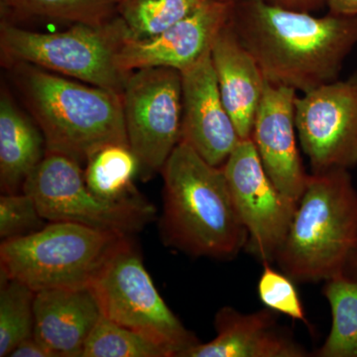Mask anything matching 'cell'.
<instances>
[{
    "instance_id": "cell-1",
    "label": "cell",
    "mask_w": 357,
    "mask_h": 357,
    "mask_svg": "<svg viewBox=\"0 0 357 357\" xmlns=\"http://www.w3.org/2000/svg\"><path fill=\"white\" fill-rule=\"evenodd\" d=\"M230 25L267 83L301 93L337 81L357 45V14L318 17L263 0H234Z\"/></svg>"
},
{
    "instance_id": "cell-2",
    "label": "cell",
    "mask_w": 357,
    "mask_h": 357,
    "mask_svg": "<svg viewBox=\"0 0 357 357\" xmlns=\"http://www.w3.org/2000/svg\"><path fill=\"white\" fill-rule=\"evenodd\" d=\"M7 69L43 134L47 153L63 155L83 166L102 148L128 146L121 93L36 66L20 63Z\"/></svg>"
},
{
    "instance_id": "cell-3",
    "label": "cell",
    "mask_w": 357,
    "mask_h": 357,
    "mask_svg": "<svg viewBox=\"0 0 357 357\" xmlns=\"http://www.w3.org/2000/svg\"><path fill=\"white\" fill-rule=\"evenodd\" d=\"M161 234L167 245L195 257L229 259L248 241L222 167L180 142L162 169Z\"/></svg>"
},
{
    "instance_id": "cell-4",
    "label": "cell",
    "mask_w": 357,
    "mask_h": 357,
    "mask_svg": "<svg viewBox=\"0 0 357 357\" xmlns=\"http://www.w3.org/2000/svg\"><path fill=\"white\" fill-rule=\"evenodd\" d=\"M357 252V191L347 169L312 173L275 260L300 283L347 273Z\"/></svg>"
},
{
    "instance_id": "cell-5",
    "label": "cell",
    "mask_w": 357,
    "mask_h": 357,
    "mask_svg": "<svg viewBox=\"0 0 357 357\" xmlns=\"http://www.w3.org/2000/svg\"><path fill=\"white\" fill-rule=\"evenodd\" d=\"M129 236L79 223L52 222L27 236L2 241L0 273L34 292L88 288Z\"/></svg>"
},
{
    "instance_id": "cell-6",
    "label": "cell",
    "mask_w": 357,
    "mask_h": 357,
    "mask_svg": "<svg viewBox=\"0 0 357 357\" xmlns=\"http://www.w3.org/2000/svg\"><path fill=\"white\" fill-rule=\"evenodd\" d=\"M129 37L128 27L117 15L100 25L75 24L65 31L44 33L1 21V64L36 66L109 91L121 93L130 73L119 63Z\"/></svg>"
},
{
    "instance_id": "cell-7",
    "label": "cell",
    "mask_w": 357,
    "mask_h": 357,
    "mask_svg": "<svg viewBox=\"0 0 357 357\" xmlns=\"http://www.w3.org/2000/svg\"><path fill=\"white\" fill-rule=\"evenodd\" d=\"M22 192L32 197L44 220L126 236L140 231L156 215L153 204L134 192L121 199L98 196L86 185L81 164L63 155L47 153Z\"/></svg>"
},
{
    "instance_id": "cell-8",
    "label": "cell",
    "mask_w": 357,
    "mask_h": 357,
    "mask_svg": "<svg viewBox=\"0 0 357 357\" xmlns=\"http://www.w3.org/2000/svg\"><path fill=\"white\" fill-rule=\"evenodd\" d=\"M91 289L103 317L151 338L172 357L199 344L157 291L131 241L115 253Z\"/></svg>"
},
{
    "instance_id": "cell-9",
    "label": "cell",
    "mask_w": 357,
    "mask_h": 357,
    "mask_svg": "<svg viewBox=\"0 0 357 357\" xmlns=\"http://www.w3.org/2000/svg\"><path fill=\"white\" fill-rule=\"evenodd\" d=\"M128 146L141 177L162 172L181 140L182 73L168 67L130 73L121 93Z\"/></svg>"
},
{
    "instance_id": "cell-10",
    "label": "cell",
    "mask_w": 357,
    "mask_h": 357,
    "mask_svg": "<svg viewBox=\"0 0 357 357\" xmlns=\"http://www.w3.org/2000/svg\"><path fill=\"white\" fill-rule=\"evenodd\" d=\"M295 123L312 173L357 165V72L297 96Z\"/></svg>"
},
{
    "instance_id": "cell-11",
    "label": "cell",
    "mask_w": 357,
    "mask_h": 357,
    "mask_svg": "<svg viewBox=\"0 0 357 357\" xmlns=\"http://www.w3.org/2000/svg\"><path fill=\"white\" fill-rule=\"evenodd\" d=\"M222 169L237 213L248 232L245 249L262 262L273 261L298 202L284 195L268 177L252 139L241 140Z\"/></svg>"
},
{
    "instance_id": "cell-12",
    "label": "cell",
    "mask_w": 357,
    "mask_h": 357,
    "mask_svg": "<svg viewBox=\"0 0 357 357\" xmlns=\"http://www.w3.org/2000/svg\"><path fill=\"white\" fill-rule=\"evenodd\" d=\"M234 0H204L196 10L165 32L148 40L128 39L119 53L124 72L151 67L183 70L211 51L229 24Z\"/></svg>"
},
{
    "instance_id": "cell-13",
    "label": "cell",
    "mask_w": 357,
    "mask_h": 357,
    "mask_svg": "<svg viewBox=\"0 0 357 357\" xmlns=\"http://www.w3.org/2000/svg\"><path fill=\"white\" fill-rule=\"evenodd\" d=\"M183 119L180 142L211 165L222 167L241 138L223 105L211 51L181 70Z\"/></svg>"
},
{
    "instance_id": "cell-14",
    "label": "cell",
    "mask_w": 357,
    "mask_h": 357,
    "mask_svg": "<svg viewBox=\"0 0 357 357\" xmlns=\"http://www.w3.org/2000/svg\"><path fill=\"white\" fill-rule=\"evenodd\" d=\"M297 93L292 88L266 82L251 134L268 177L284 195L296 202L302 196L309 178L296 136Z\"/></svg>"
},
{
    "instance_id": "cell-15",
    "label": "cell",
    "mask_w": 357,
    "mask_h": 357,
    "mask_svg": "<svg viewBox=\"0 0 357 357\" xmlns=\"http://www.w3.org/2000/svg\"><path fill=\"white\" fill-rule=\"evenodd\" d=\"M274 311L243 314L223 307L215 316L217 337L188 349L182 357H305L304 347L277 325Z\"/></svg>"
},
{
    "instance_id": "cell-16",
    "label": "cell",
    "mask_w": 357,
    "mask_h": 357,
    "mask_svg": "<svg viewBox=\"0 0 357 357\" xmlns=\"http://www.w3.org/2000/svg\"><path fill=\"white\" fill-rule=\"evenodd\" d=\"M102 316L91 287L39 291L34 300V337L58 357H79Z\"/></svg>"
},
{
    "instance_id": "cell-17",
    "label": "cell",
    "mask_w": 357,
    "mask_h": 357,
    "mask_svg": "<svg viewBox=\"0 0 357 357\" xmlns=\"http://www.w3.org/2000/svg\"><path fill=\"white\" fill-rule=\"evenodd\" d=\"M223 105L241 140L251 139L256 112L261 102L266 79L259 66L229 24L211 48Z\"/></svg>"
},
{
    "instance_id": "cell-18",
    "label": "cell",
    "mask_w": 357,
    "mask_h": 357,
    "mask_svg": "<svg viewBox=\"0 0 357 357\" xmlns=\"http://www.w3.org/2000/svg\"><path fill=\"white\" fill-rule=\"evenodd\" d=\"M47 154L36 122L17 107L7 89L0 95V187L2 194L23 191L26 180Z\"/></svg>"
},
{
    "instance_id": "cell-19",
    "label": "cell",
    "mask_w": 357,
    "mask_h": 357,
    "mask_svg": "<svg viewBox=\"0 0 357 357\" xmlns=\"http://www.w3.org/2000/svg\"><path fill=\"white\" fill-rule=\"evenodd\" d=\"M121 0H0L1 21L41 20L100 25L119 15Z\"/></svg>"
},
{
    "instance_id": "cell-20",
    "label": "cell",
    "mask_w": 357,
    "mask_h": 357,
    "mask_svg": "<svg viewBox=\"0 0 357 357\" xmlns=\"http://www.w3.org/2000/svg\"><path fill=\"white\" fill-rule=\"evenodd\" d=\"M324 295L332 310V328L316 356L357 357V276L347 272L326 280Z\"/></svg>"
},
{
    "instance_id": "cell-21",
    "label": "cell",
    "mask_w": 357,
    "mask_h": 357,
    "mask_svg": "<svg viewBox=\"0 0 357 357\" xmlns=\"http://www.w3.org/2000/svg\"><path fill=\"white\" fill-rule=\"evenodd\" d=\"M86 166V185L98 196L121 199L133 192L132 181L139 166L128 146L110 145L102 148Z\"/></svg>"
},
{
    "instance_id": "cell-22",
    "label": "cell",
    "mask_w": 357,
    "mask_h": 357,
    "mask_svg": "<svg viewBox=\"0 0 357 357\" xmlns=\"http://www.w3.org/2000/svg\"><path fill=\"white\" fill-rule=\"evenodd\" d=\"M204 0H121L119 15L132 40L158 36L184 20Z\"/></svg>"
},
{
    "instance_id": "cell-23",
    "label": "cell",
    "mask_w": 357,
    "mask_h": 357,
    "mask_svg": "<svg viewBox=\"0 0 357 357\" xmlns=\"http://www.w3.org/2000/svg\"><path fill=\"white\" fill-rule=\"evenodd\" d=\"M0 356L34 335V300L36 292L0 273Z\"/></svg>"
},
{
    "instance_id": "cell-24",
    "label": "cell",
    "mask_w": 357,
    "mask_h": 357,
    "mask_svg": "<svg viewBox=\"0 0 357 357\" xmlns=\"http://www.w3.org/2000/svg\"><path fill=\"white\" fill-rule=\"evenodd\" d=\"M82 357H172L158 342L102 316Z\"/></svg>"
},
{
    "instance_id": "cell-25",
    "label": "cell",
    "mask_w": 357,
    "mask_h": 357,
    "mask_svg": "<svg viewBox=\"0 0 357 357\" xmlns=\"http://www.w3.org/2000/svg\"><path fill=\"white\" fill-rule=\"evenodd\" d=\"M257 290L259 299L268 309L307 325L306 312L293 279L274 270L270 262H263Z\"/></svg>"
},
{
    "instance_id": "cell-26",
    "label": "cell",
    "mask_w": 357,
    "mask_h": 357,
    "mask_svg": "<svg viewBox=\"0 0 357 357\" xmlns=\"http://www.w3.org/2000/svg\"><path fill=\"white\" fill-rule=\"evenodd\" d=\"M37 204L24 192L0 197V237L2 241L27 236L45 227Z\"/></svg>"
},
{
    "instance_id": "cell-27",
    "label": "cell",
    "mask_w": 357,
    "mask_h": 357,
    "mask_svg": "<svg viewBox=\"0 0 357 357\" xmlns=\"http://www.w3.org/2000/svg\"><path fill=\"white\" fill-rule=\"evenodd\" d=\"M10 357H58L48 347L33 335L18 344L11 351Z\"/></svg>"
},
{
    "instance_id": "cell-28",
    "label": "cell",
    "mask_w": 357,
    "mask_h": 357,
    "mask_svg": "<svg viewBox=\"0 0 357 357\" xmlns=\"http://www.w3.org/2000/svg\"><path fill=\"white\" fill-rule=\"evenodd\" d=\"M270 6L287 10L314 13L326 6V0H263Z\"/></svg>"
},
{
    "instance_id": "cell-29",
    "label": "cell",
    "mask_w": 357,
    "mask_h": 357,
    "mask_svg": "<svg viewBox=\"0 0 357 357\" xmlns=\"http://www.w3.org/2000/svg\"><path fill=\"white\" fill-rule=\"evenodd\" d=\"M330 13L338 15H356L357 0H326Z\"/></svg>"
},
{
    "instance_id": "cell-30",
    "label": "cell",
    "mask_w": 357,
    "mask_h": 357,
    "mask_svg": "<svg viewBox=\"0 0 357 357\" xmlns=\"http://www.w3.org/2000/svg\"><path fill=\"white\" fill-rule=\"evenodd\" d=\"M347 272L351 274L356 275L357 276V252L356 255H354V259H352V261L351 263V265H349V270H347Z\"/></svg>"
}]
</instances>
